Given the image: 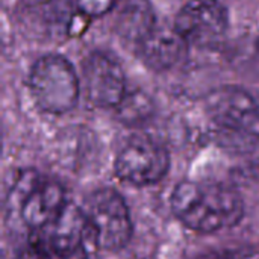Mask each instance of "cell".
<instances>
[{
	"mask_svg": "<svg viewBox=\"0 0 259 259\" xmlns=\"http://www.w3.org/2000/svg\"><path fill=\"white\" fill-rule=\"evenodd\" d=\"M170 205L182 225L202 234L234 228L244 215L241 196L234 188L214 182L184 181L178 184Z\"/></svg>",
	"mask_w": 259,
	"mask_h": 259,
	"instance_id": "1",
	"label": "cell"
},
{
	"mask_svg": "<svg viewBox=\"0 0 259 259\" xmlns=\"http://www.w3.org/2000/svg\"><path fill=\"white\" fill-rule=\"evenodd\" d=\"M11 193L21 222L32 234L56 223L70 205L65 188L59 182L42 178L33 170L23 171Z\"/></svg>",
	"mask_w": 259,
	"mask_h": 259,
	"instance_id": "2",
	"label": "cell"
},
{
	"mask_svg": "<svg viewBox=\"0 0 259 259\" xmlns=\"http://www.w3.org/2000/svg\"><path fill=\"white\" fill-rule=\"evenodd\" d=\"M80 209L100 250L124 249L134 232L131 211L123 196L112 188H97L87 194Z\"/></svg>",
	"mask_w": 259,
	"mask_h": 259,
	"instance_id": "3",
	"label": "cell"
},
{
	"mask_svg": "<svg viewBox=\"0 0 259 259\" xmlns=\"http://www.w3.org/2000/svg\"><path fill=\"white\" fill-rule=\"evenodd\" d=\"M29 90L39 109L49 114H65L77 105L80 82L67 58L52 53L33 64Z\"/></svg>",
	"mask_w": 259,
	"mask_h": 259,
	"instance_id": "4",
	"label": "cell"
},
{
	"mask_svg": "<svg viewBox=\"0 0 259 259\" xmlns=\"http://www.w3.org/2000/svg\"><path fill=\"white\" fill-rule=\"evenodd\" d=\"M29 243L50 259H93L99 249L80 206L71 203L56 223L33 232Z\"/></svg>",
	"mask_w": 259,
	"mask_h": 259,
	"instance_id": "5",
	"label": "cell"
},
{
	"mask_svg": "<svg viewBox=\"0 0 259 259\" xmlns=\"http://www.w3.org/2000/svg\"><path fill=\"white\" fill-rule=\"evenodd\" d=\"M114 167L123 182L147 187L165 178L170 168V155L158 141L149 137H134L117 153Z\"/></svg>",
	"mask_w": 259,
	"mask_h": 259,
	"instance_id": "6",
	"label": "cell"
},
{
	"mask_svg": "<svg viewBox=\"0 0 259 259\" xmlns=\"http://www.w3.org/2000/svg\"><path fill=\"white\" fill-rule=\"evenodd\" d=\"M211 120L226 134L259 135V105L255 97L240 87H220L205 100Z\"/></svg>",
	"mask_w": 259,
	"mask_h": 259,
	"instance_id": "7",
	"label": "cell"
},
{
	"mask_svg": "<svg viewBox=\"0 0 259 259\" xmlns=\"http://www.w3.org/2000/svg\"><path fill=\"white\" fill-rule=\"evenodd\" d=\"M173 26L190 46L206 47L225 36L229 15L220 0H190L178 12Z\"/></svg>",
	"mask_w": 259,
	"mask_h": 259,
	"instance_id": "8",
	"label": "cell"
},
{
	"mask_svg": "<svg viewBox=\"0 0 259 259\" xmlns=\"http://www.w3.org/2000/svg\"><path fill=\"white\" fill-rule=\"evenodd\" d=\"M87 99L99 108H117L126 96V77L120 62L105 53L93 52L82 64Z\"/></svg>",
	"mask_w": 259,
	"mask_h": 259,
	"instance_id": "9",
	"label": "cell"
},
{
	"mask_svg": "<svg viewBox=\"0 0 259 259\" xmlns=\"http://www.w3.org/2000/svg\"><path fill=\"white\" fill-rule=\"evenodd\" d=\"M188 42L178 29L158 24L137 47L143 62L156 71H164L176 67L184 61L188 52Z\"/></svg>",
	"mask_w": 259,
	"mask_h": 259,
	"instance_id": "10",
	"label": "cell"
},
{
	"mask_svg": "<svg viewBox=\"0 0 259 259\" xmlns=\"http://www.w3.org/2000/svg\"><path fill=\"white\" fill-rule=\"evenodd\" d=\"M156 26V15L146 0H129L121 8L117 18L120 38L135 50Z\"/></svg>",
	"mask_w": 259,
	"mask_h": 259,
	"instance_id": "11",
	"label": "cell"
},
{
	"mask_svg": "<svg viewBox=\"0 0 259 259\" xmlns=\"http://www.w3.org/2000/svg\"><path fill=\"white\" fill-rule=\"evenodd\" d=\"M146 96H124L121 103L117 106L120 109V114L124 120H138L140 117H144L149 111Z\"/></svg>",
	"mask_w": 259,
	"mask_h": 259,
	"instance_id": "12",
	"label": "cell"
},
{
	"mask_svg": "<svg viewBox=\"0 0 259 259\" xmlns=\"http://www.w3.org/2000/svg\"><path fill=\"white\" fill-rule=\"evenodd\" d=\"M73 5L79 12L90 17H96L108 12L112 8L114 0H73Z\"/></svg>",
	"mask_w": 259,
	"mask_h": 259,
	"instance_id": "13",
	"label": "cell"
},
{
	"mask_svg": "<svg viewBox=\"0 0 259 259\" xmlns=\"http://www.w3.org/2000/svg\"><path fill=\"white\" fill-rule=\"evenodd\" d=\"M199 259H256V256L255 253L246 250H222V252H211Z\"/></svg>",
	"mask_w": 259,
	"mask_h": 259,
	"instance_id": "14",
	"label": "cell"
},
{
	"mask_svg": "<svg viewBox=\"0 0 259 259\" xmlns=\"http://www.w3.org/2000/svg\"><path fill=\"white\" fill-rule=\"evenodd\" d=\"M17 259H50L46 253H42L39 249H36L33 244L29 243V246L21 252V255Z\"/></svg>",
	"mask_w": 259,
	"mask_h": 259,
	"instance_id": "15",
	"label": "cell"
}]
</instances>
